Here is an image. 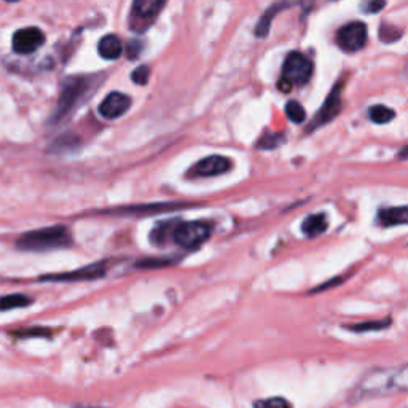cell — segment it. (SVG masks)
I'll return each mask as SVG.
<instances>
[{
	"label": "cell",
	"instance_id": "cell-1",
	"mask_svg": "<svg viewBox=\"0 0 408 408\" xmlns=\"http://www.w3.org/2000/svg\"><path fill=\"white\" fill-rule=\"evenodd\" d=\"M102 79H104L102 75H77L65 80L58 106L55 112H53L50 122L53 125H59L69 115H72L77 107L83 104L88 96L99 87Z\"/></svg>",
	"mask_w": 408,
	"mask_h": 408
},
{
	"label": "cell",
	"instance_id": "cell-2",
	"mask_svg": "<svg viewBox=\"0 0 408 408\" xmlns=\"http://www.w3.org/2000/svg\"><path fill=\"white\" fill-rule=\"evenodd\" d=\"M407 388V367L376 369L369 371L356 388V399L381 397L394 391H404Z\"/></svg>",
	"mask_w": 408,
	"mask_h": 408
},
{
	"label": "cell",
	"instance_id": "cell-3",
	"mask_svg": "<svg viewBox=\"0 0 408 408\" xmlns=\"http://www.w3.org/2000/svg\"><path fill=\"white\" fill-rule=\"evenodd\" d=\"M72 236L68 228L63 225H55L26 233V235L18 239L16 248L26 252H46L69 248Z\"/></svg>",
	"mask_w": 408,
	"mask_h": 408
},
{
	"label": "cell",
	"instance_id": "cell-4",
	"mask_svg": "<svg viewBox=\"0 0 408 408\" xmlns=\"http://www.w3.org/2000/svg\"><path fill=\"white\" fill-rule=\"evenodd\" d=\"M313 63L303 53H289L283 65V75L279 79V89L289 91L293 87H303L313 75Z\"/></svg>",
	"mask_w": 408,
	"mask_h": 408
},
{
	"label": "cell",
	"instance_id": "cell-5",
	"mask_svg": "<svg viewBox=\"0 0 408 408\" xmlns=\"http://www.w3.org/2000/svg\"><path fill=\"white\" fill-rule=\"evenodd\" d=\"M211 236V225L206 222H184L174 227V243L184 249H196Z\"/></svg>",
	"mask_w": 408,
	"mask_h": 408
},
{
	"label": "cell",
	"instance_id": "cell-6",
	"mask_svg": "<svg viewBox=\"0 0 408 408\" xmlns=\"http://www.w3.org/2000/svg\"><path fill=\"white\" fill-rule=\"evenodd\" d=\"M166 0H134L129 13V27L136 32H144L157 20Z\"/></svg>",
	"mask_w": 408,
	"mask_h": 408
},
{
	"label": "cell",
	"instance_id": "cell-7",
	"mask_svg": "<svg viewBox=\"0 0 408 408\" xmlns=\"http://www.w3.org/2000/svg\"><path fill=\"white\" fill-rule=\"evenodd\" d=\"M107 273L106 263H94V265L83 267L77 272L59 273V274H46L42 276V283H77V281H94L102 278Z\"/></svg>",
	"mask_w": 408,
	"mask_h": 408
},
{
	"label": "cell",
	"instance_id": "cell-8",
	"mask_svg": "<svg viewBox=\"0 0 408 408\" xmlns=\"http://www.w3.org/2000/svg\"><path fill=\"white\" fill-rule=\"evenodd\" d=\"M337 42L341 50L354 53L362 50L367 44V26L364 23H350L341 27L337 35Z\"/></svg>",
	"mask_w": 408,
	"mask_h": 408
},
{
	"label": "cell",
	"instance_id": "cell-9",
	"mask_svg": "<svg viewBox=\"0 0 408 408\" xmlns=\"http://www.w3.org/2000/svg\"><path fill=\"white\" fill-rule=\"evenodd\" d=\"M45 44V35L39 27H24L13 35V50L18 55H32Z\"/></svg>",
	"mask_w": 408,
	"mask_h": 408
},
{
	"label": "cell",
	"instance_id": "cell-10",
	"mask_svg": "<svg viewBox=\"0 0 408 408\" xmlns=\"http://www.w3.org/2000/svg\"><path fill=\"white\" fill-rule=\"evenodd\" d=\"M340 91H341V85H337L333 88V91L329 94V98L326 99V102H324L322 109L317 112V115L314 117L313 123H311L308 131H313L322 125L332 122V120L338 115L341 107H343V101H341Z\"/></svg>",
	"mask_w": 408,
	"mask_h": 408
},
{
	"label": "cell",
	"instance_id": "cell-11",
	"mask_svg": "<svg viewBox=\"0 0 408 408\" xmlns=\"http://www.w3.org/2000/svg\"><path fill=\"white\" fill-rule=\"evenodd\" d=\"M231 167V161L225 157H219V155H212V157L203 158L201 161L191 167L190 176L191 177H214L220 176V174L227 172Z\"/></svg>",
	"mask_w": 408,
	"mask_h": 408
},
{
	"label": "cell",
	"instance_id": "cell-12",
	"mask_svg": "<svg viewBox=\"0 0 408 408\" xmlns=\"http://www.w3.org/2000/svg\"><path fill=\"white\" fill-rule=\"evenodd\" d=\"M131 107V98L123 93H110L101 102L99 113L107 120H115L125 115Z\"/></svg>",
	"mask_w": 408,
	"mask_h": 408
},
{
	"label": "cell",
	"instance_id": "cell-13",
	"mask_svg": "<svg viewBox=\"0 0 408 408\" xmlns=\"http://www.w3.org/2000/svg\"><path fill=\"white\" fill-rule=\"evenodd\" d=\"M98 51H99L101 58L107 59V61H113V59H118L120 56H122L123 45L118 37L110 34V35H106V37H102L99 40Z\"/></svg>",
	"mask_w": 408,
	"mask_h": 408
},
{
	"label": "cell",
	"instance_id": "cell-14",
	"mask_svg": "<svg viewBox=\"0 0 408 408\" xmlns=\"http://www.w3.org/2000/svg\"><path fill=\"white\" fill-rule=\"evenodd\" d=\"M329 222L326 214H313L303 220L302 231L308 238H316L327 230Z\"/></svg>",
	"mask_w": 408,
	"mask_h": 408
},
{
	"label": "cell",
	"instance_id": "cell-15",
	"mask_svg": "<svg viewBox=\"0 0 408 408\" xmlns=\"http://www.w3.org/2000/svg\"><path fill=\"white\" fill-rule=\"evenodd\" d=\"M378 222L383 227H395V225H405L407 224V208H389L383 209L378 214Z\"/></svg>",
	"mask_w": 408,
	"mask_h": 408
},
{
	"label": "cell",
	"instance_id": "cell-16",
	"mask_svg": "<svg viewBox=\"0 0 408 408\" xmlns=\"http://www.w3.org/2000/svg\"><path fill=\"white\" fill-rule=\"evenodd\" d=\"M181 208L182 204H150V206H131V208H125L122 211L113 212V214H125V215H146V214H157V212H163L167 211L171 208Z\"/></svg>",
	"mask_w": 408,
	"mask_h": 408
},
{
	"label": "cell",
	"instance_id": "cell-17",
	"mask_svg": "<svg viewBox=\"0 0 408 408\" xmlns=\"http://www.w3.org/2000/svg\"><path fill=\"white\" fill-rule=\"evenodd\" d=\"M32 303V298L24 293H11V295L0 297V311H11L18 308H26Z\"/></svg>",
	"mask_w": 408,
	"mask_h": 408
},
{
	"label": "cell",
	"instance_id": "cell-18",
	"mask_svg": "<svg viewBox=\"0 0 408 408\" xmlns=\"http://www.w3.org/2000/svg\"><path fill=\"white\" fill-rule=\"evenodd\" d=\"M287 5H289L287 2H279V4H276V5H273V7L268 8V11L262 16L260 23L257 24V27H255V34L259 35V37H265L269 31V26H272V21H273V18L276 16V13H278V11H281L283 8H287Z\"/></svg>",
	"mask_w": 408,
	"mask_h": 408
},
{
	"label": "cell",
	"instance_id": "cell-19",
	"mask_svg": "<svg viewBox=\"0 0 408 408\" xmlns=\"http://www.w3.org/2000/svg\"><path fill=\"white\" fill-rule=\"evenodd\" d=\"M371 122L376 125H385L389 123L395 117V112L389 109L386 106H374L369 112Z\"/></svg>",
	"mask_w": 408,
	"mask_h": 408
},
{
	"label": "cell",
	"instance_id": "cell-20",
	"mask_svg": "<svg viewBox=\"0 0 408 408\" xmlns=\"http://www.w3.org/2000/svg\"><path fill=\"white\" fill-rule=\"evenodd\" d=\"M286 115L293 123H303L306 118V112L300 102L289 101L286 106Z\"/></svg>",
	"mask_w": 408,
	"mask_h": 408
},
{
	"label": "cell",
	"instance_id": "cell-21",
	"mask_svg": "<svg viewBox=\"0 0 408 408\" xmlns=\"http://www.w3.org/2000/svg\"><path fill=\"white\" fill-rule=\"evenodd\" d=\"M391 326V321H374V322H364L357 324V326H348V329L352 332H370V330H383Z\"/></svg>",
	"mask_w": 408,
	"mask_h": 408
},
{
	"label": "cell",
	"instance_id": "cell-22",
	"mask_svg": "<svg viewBox=\"0 0 408 408\" xmlns=\"http://www.w3.org/2000/svg\"><path fill=\"white\" fill-rule=\"evenodd\" d=\"M254 408H292V405L283 397H272L254 402Z\"/></svg>",
	"mask_w": 408,
	"mask_h": 408
},
{
	"label": "cell",
	"instance_id": "cell-23",
	"mask_svg": "<svg viewBox=\"0 0 408 408\" xmlns=\"http://www.w3.org/2000/svg\"><path fill=\"white\" fill-rule=\"evenodd\" d=\"M13 337L18 338H29V337H50L51 332L48 329H21L11 332Z\"/></svg>",
	"mask_w": 408,
	"mask_h": 408
},
{
	"label": "cell",
	"instance_id": "cell-24",
	"mask_svg": "<svg viewBox=\"0 0 408 408\" xmlns=\"http://www.w3.org/2000/svg\"><path fill=\"white\" fill-rule=\"evenodd\" d=\"M131 79H133L136 85H147V82L150 79V69L147 68V65H141V68H137L133 72Z\"/></svg>",
	"mask_w": 408,
	"mask_h": 408
},
{
	"label": "cell",
	"instance_id": "cell-25",
	"mask_svg": "<svg viewBox=\"0 0 408 408\" xmlns=\"http://www.w3.org/2000/svg\"><path fill=\"white\" fill-rule=\"evenodd\" d=\"M283 141H284V137L279 134H267L259 142V148H276Z\"/></svg>",
	"mask_w": 408,
	"mask_h": 408
},
{
	"label": "cell",
	"instance_id": "cell-26",
	"mask_svg": "<svg viewBox=\"0 0 408 408\" xmlns=\"http://www.w3.org/2000/svg\"><path fill=\"white\" fill-rule=\"evenodd\" d=\"M385 4H386V0H371V2H365L362 5V10L365 11V13H378V11H381L383 8H385Z\"/></svg>",
	"mask_w": 408,
	"mask_h": 408
},
{
	"label": "cell",
	"instance_id": "cell-27",
	"mask_svg": "<svg viewBox=\"0 0 408 408\" xmlns=\"http://www.w3.org/2000/svg\"><path fill=\"white\" fill-rule=\"evenodd\" d=\"M139 45H141L139 42H131V45H128V56L131 59H136L137 53L141 51V46Z\"/></svg>",
	"mask_w": 408,
	"mask_h": 408
},
{
	"label": "cell",
	"instance_id": "cell-28",
	"mask_svg": "<svg viewBox=\"0 0 408 408\" xmlns=\"http://www.w3.org/2000/svg\"><path fill=\"white\" fill-rule=\"evenodd\" d=\"M72 408H101V407H85V405H77V407H72Z\"/></svg>",
	"mask_w": 408,
	"mask_h": 408
},
{
	"label": "cell",
	"instance_id": "cell-29",
	"mask_svg": "<svg viewBox=\"0 0 408 408\" xmlns=\"http://www.w3.org/2000/svg\"><path fill=\"white\" fill-rule=\"evenodd\" d=\"M7 2H18V0H7Z\"/></svg>",
	"mask_w": 408,
	"mask_h": 408
}]
</instances>
